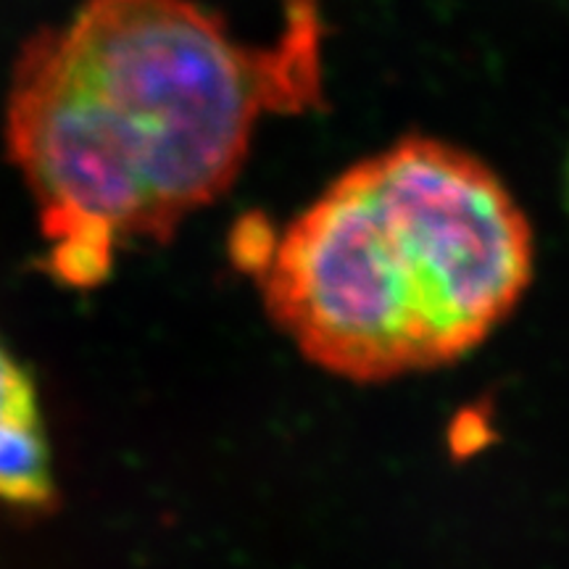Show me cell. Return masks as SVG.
<instances>
[{
  "label": "cell",
  "mask_w": 569,
  "mask_h": 569,
  "mask_svg": "<svg viewBox=\"0 0 569 569\" xmlns=\"http://www.w3.org/2000/svg\"><path fill=\"white\" fill-rule=\"evenodd\" d=\"M259 282L274 325L330 375L380 382L459 359L443 248L375 156L277 234Z\"/></svg>",
  "instance_id": "2"
},
{
  "label": "cell",
  "mask_w": 569,
  "mask_h": 569,
  "mask_svg": "<svg viewBox=\"0 0 569 569\" xmlns=\"http://www.w3.org/2000/svg\"><path fill=\"white\" fill-rule=\"evenodd\" d=\"M0 501L17 509H46L56 501L46 427L0 419Z\"/></svg>",
  "instance_id": "3"
},
{
  "label": "cell",
  "mask_w": 569,
  "mask_h": 569,
  "mask_svg": "<svg viewBox=\"0 0 569 569\" xmlns=\"http://www.w3.org/2000/svg\"><path fill=\"white\" fill-rule=\"evenodd\" d=\"M0 419L17 425L46 427L42 422L40 396L32 377L19 365L17 356L0 340Z\"/></svg>",
  "instance_id": "4"
},
{
  "label": "cell",
  "mask_w": 569,
  "mask_h": 569,
  "mask_svg": "<svg viewBox=\"0 0 569 569\" xmlns=\"http://www.w3.org/2000/svg\"><path fill=\"white\" fill-rule=\"evenodd\" d=\"M317 0H284L272 46L232 38L196 0H84L21 46L6 148L46 269L92 288L130 243H163L224 196L267 113L319 96Z\"/></svg>",
  "instance_id": "1"
}]
</instances>
